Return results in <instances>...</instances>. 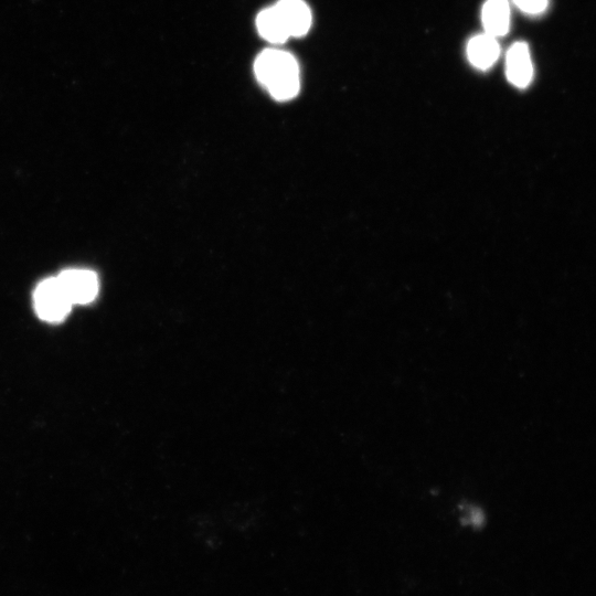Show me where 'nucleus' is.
<instances>
[{"label":"nucleus","mask_w":596,"mask_h":596,"mask_svg":"<svg viewBox=\"0 0 596 596\" xmlns=\"http://www.w3.org/2000/svg\"><path fill=\"white\" fill-rule=\"evenodd\" d=\"M254 72L262 87L276 101H290L300 92V66L289 52L279 49L262 51L255 60Z\"/></svg>","instance_id":"f257e3e1"},{"label":"nucleus","mask_w":596,"mask_h":596,"mask_svg":"<svg viewBox=\"0 0 596 596\" xmlns=\"http://www.w3.org/2000/svg\"><path fill=\"white\" fill-rule=\"evenodd\" d=\"M34 303L38 316L49 323L62 322L73 305L58 278L47 279L37 286Z\"/></svg>","instance_id":"f03ea898"},{"label":"nucleus","mask_w":596,"mask_h":596,"mask_svg":"<svg viewBox=\"0 0 596 596\" xmlns=\"http://www.w3.org/2000/svg\"><path fill=\"white\" fill-rule=\"evenodd\" d=\"M485 33L495 38L508 34L510 28V5L508 0H487L482 10Z\"/></svg>","instance_id":"0eeeda50"},{"label":"nucleus","mask_w":596,"mask_h":596,"mask_svg":"<svg viewBox=\"0 0 596 596\" xmlns=\"http://www.w3.org/2000/svg\"><path fill=\"white\" fill-rule=\"evenodd\" d=\"M513 3L521 12L537 16L546 12L549 0H513Z\"/></svg>","instance_id":"1a4fd4ad"},{"label":"nucleus","mask_w":596,"mask_h":596,"mask_svg":"<svg viewBox=\"0 0 596 596\" xmlns=\"http://www.w3.org/2000/svg\"><path fill=\"white\" fill-rule=\"evenodd\" d=\"M506 74L516 88L525 89L534 78V66L526 42H517L507 52Z\"/></svg>","instance_id":"20e7f679"},{"label":"nucleus","mask_w":596,"mask_h":596,"mask_svg":"<svg viewBox=\"0 0 596 596\" xmlns=\"http://www.w3.org/2000/svg\"><path fill=\"white\" fill-rule=\"evenodd\" d=\"M291 38L304 37L312 27V13L304 0H280L275 5Z\"/></svg>","instance_id":"39448f33"},{"label":"nucleus","mask_w":596,"mask_h":596,"mask_svg":"<svg viewBox=\"0 0 596 596\" xmlns=\"http://www.w3.org/2000/svg\"><path fill=\"white\" fill-rule=\"evenodd\" d=\"M72 304L85 305L97 298L100 282L97 274L89 270L73 269L57 276Z\"/></svg>","instance_id":"7ed1b4c3"},{"label":"nucleus","mask_w":596,"mask_h":596,"mask_svg":"<svg viewBox=\"0 0 596 596\" xmlns=\"http://www.w3.org/2000/svg\"><path fill=\"white\" fill-rule=\"evenodd\" d=\"M257 27L261 37L273 45H282L291 38L275 6L262 10Z\"/></svg>","instance_id":"6e6552de"},{"label":"nucleus","mask_w":596,"mask_h":596,"mask_svg":"<svg viewBox=\"0 0 596 596\" xmlns=\"http://www.w3.org/2000/svg\"><path fill=\"white\" fill-rule=\"evenodd\" d=\"M500 56L497 38L486 33L473 37L467 45V58L476 69H491Z\"/></svg>","instance_id":"423d86ee"}]
</instances>
